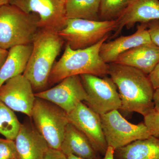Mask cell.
<instances>
[{
    "mask_svg": "<svg viewBox=\"0 0 159 159\" xmlns=\"http://www.w3.org/2000/svg\"><path fill=\"white\" fill-rule=\"evenodd\" d=\"M108 65V74L119 91L121 110L144 117L154 109L155 90L148 75L129 66L115 62Z\"/></svg>",
    "mask_w": 159,
    "mask_h": 159,
    "instance_id": "obj_1",
    "label": "cell"
},
{
    "mask_svg": "<svg viewBox=\"0 0 159 159\" xmlns=\"http://www.w3.org/2000/svg\"><path fill=\"white\" fill-rule=\"evenodd\" d=\"M107 35L94 45L83 49L73 50L66 44L65 49L59 60L54 63L48 80V85L60 82L66 77L82 74L98 77L107 76L109 65L100 57L99 52Z\"/></svg>",
    "mask_w": 159,
    "mask_h": 159,
    "instance_id": "obj_2",
    "label": "cell"
},
{
    "mask_svg": "<svg viewBox=\"0 0 159 159\" xmlns=\"http://www.w3.org/2000/svg\"><path fill=\"white\" fill-rule=\"evenodd\" d=\"M65 43L55 31L40 29L34 36L32 52L23 75L36 93L45 90L48 86L51 70Z\"/></svg>",
    "mask_w": 159,
    "mask_h": 159,
    "instance_id": "obj_3",
    "label": "cell"
},
{
    "mask_svg": "<svg viewBox=\"0 0 159 159\" xmlns=\"http://www.w3.org/2000/svg\"><path fill=\"white\" fill-rule=\"evenodd\" d=\"M37 14L27 13L10 4L0 6V48L32 43L39 30Z\"/></svg>",
    "mask_w": 159,
    "mask_h": 159,
    "instance_id": "obj_4",
    "label": "cell"
},
{
    "mask_svg": "<svg viewBox=\"0 0 159 159\" xmlns=\"http://www.w3.org/2000/svg\"><path fill=\"white\" fill-rule=\"evenodd\" d=\"M31 118L49 147L60 150L70 122L67 113L54 103L36 97Z\"/></svg>",
    "mask_w": 159,
    "mask_h": 159,
    "instance_id": "obj_5",
    "label": "cell"
},
{
    "mask_svg": "<svg viewBox=\"0 0 159 159\" xmlns=\"http://www.w3.org/2000/svg\"><path fill=\"white\" fill-rule=\"evenodd\" d=\"M118 27L117 19L91 20L80 19L67 20L65 27L58 32L73 50L83 49L96 44Z\"/></svg>",
    "mask_w": 159,
    "mask_h": 159,
    "instance_id": "obj_6",
    "label": "cell"
},
{
    "mask_svg": "<svg viewBox=\"0 0 159 159\" xmlns=\"http://www.w3.org/2000/svg\"><path fill=\"white\" fill-rule=\"evenodd\" d=\"M100 118L107 143L114 150L151 136L144 122L132 124L122 116L118 110L101 115Z\"/></svg>",
    "mask_w": 159,
    "mask_h": 159,
    "instance_id": "obj_7",
    "label": "cell"
},
{
    "mask_svg": "<svg viewBox=\"0 0 159 159\" xmlns=\"http://www.w3.org/2000/svg\"><path fill=\"white\" fill-rule=\"evenodd\" d=\"M80 76L88 97L84 102L89 107L100 116L121 109L122 102L119 92L111 77L91 74Z\"/></svg>",
    "mask_w": 159,
    "mask_h": 159,
    "instance_id": "obj_8",
    "label": "cell"
},
{
    "mask_svg": "<svg viewBox=\"0 0 159 159\" xmlns=\"http://www.w3.org/2000/svg\"><path fill=\"white\" fill-rule=\"evenodd\" d=\"M66 0H10L9 4L27 13L37 14L39 29L58 32L66 25Z\"/></svg>",
    "mask_w": 159,
    "mask_h": 159,
    "instance_id": "obj_9",
    "label": "cell"
},
{
    "mask_svg": "<svg viewBox=\"0 0 159 159\" xmlns=\"http://www.w3.org/2000/svg\"><path fill=\"white\" fill-rule=\"evenodd\" d=\"M34 95L54 103L67 114L74 111L79 103L86 102L88 99L79 75L66 77L54 87Z\"/></svg>",
    "mask_w": 159,
    "mask_h": 159,
    "instance_id": "obj_10",
    "label": "cell"
},
{
    "mask_svg": "<svg viewBox=\"0 0 159 159\" xmlns=\"http://www.w3.org/2000/svg\"><path fill=\"white\" fill-rule=\"evenodd\" d=\"M68 118L69 122L88 138L95 150L101 155H105L108 145L100 115L82 102L68 114Z\"/></svg>",
    "mask_w": 159,
    "mask_h": 159,
    "instance_id": "obj_11",
    "label": "cell"
},
{
    "mask_svg": "<svg viewBox=\"0 0 159 159\" xmlns=\"http://www.w3.org/2000/svg\"><path fill=\"white\" fill-rule=\"evenodd\" d=\"M31 83L23 74L6 81L0 87V100L12 111L31 118L36 97Z\"/></svg>",
    "mask_w": 159,
    "mask_h": 159,
    "instance_id": "obj_12",
    "label": "cell"
},
{
    "mask_svg": "<svg viewBox=\"0 0 159 159\" xmlns=\"http://www.w3.org/2000/svg\"><path fill=\"white\" fill-rule=\"evenodd\" d=\"M118 27L112 38H116L124 27L129 29L137 23H148L159 20V0H130L122 14L117 19Z\"/></svg>",
    "mask_w": 159,
    "mask_h": 159,
    "instance_id": "obj_13",
    "label": "cell"
},
{
    "mask_svg": "<svg viewBox=\"0 0 159 159\" xmlns=\"http://www.w3.org/2000/svg\"><path fill=\"white\" fill-rule=\"evenodd\" d=\"M15 142L20 159H43L50 148L34 125L29 122L21 124Z\"/></svg>",
    "mask_w": 159,
    "mask_h": 159,
    "instance_id": "obj_14",
    "label": "cell"
},
{
    "mask_svg": "<svg viewBox=\"0 0 159 159\" xmlns=\"http://www.w3.org/2000/svg\"><path fill=\"white\" fill-rule=\"evenodd\" d=\"M147 23H142L137 31L128 36H121L114 40L104 42L100 48V57L107 64L116 61L120 54L138 46L152 43Z\"/></svg>",
    "mask_w": 159,
    "mask_h": 159,
    "instance_id": "obj_15",
    "label": "cell"
},
{
    "mask_svg": "<svg viewBox=\"0 0 159 159\" xmlns=\"http://www.w3.org/2000/svg\"><path fill=\"white\" fill-rule=\"evenodd\" d=\"M159 62V48L152 43L125 51L114 62L133 67L148 75Z\"/></svg>",
    "mask_w": 159,
    "mask_h": 159,
    "instance_id": "obj_16",
    "label": "cell"
},
{
    "mask_svg": "<svg viewBox=\"0 0 159 159\" xmlns=\"http://www.w3.org/2000/svg\"><path fill=\"white\" fill-rule=\"evenodd\" d=\"M60 150L65 155L89 159H101L100 154L95 150L88 138L69 122L66 127Z\"/></svg>",
    "mask_w": 159,
    "mask_h": 159,
    "instance_id": "obj_17",
    "label": "cell"
},
{
    "mask_svg": "<svg viewBox=\"0 0 159 159\" xmlns=\"http://www.w3.org/2000/svg\"><path fill=\"white\" fill-rule=\"evenodd\" d=\"M33 49L32 43L14 46L8 50L0 70V87L9 79L24 74Z\"/></svg>",
    "mask_w": 159,
    "mask_h": 159,
    "instance_id": "obj_18",
    "label": "cell"
},
{
    "mask_svg": "<svg viewBox=\"0 0 159 159\" xmlns=\"http://www.w3.org/2000/svg\"><path fill=\"white\" fill-rule=\"evenodd\" d=\"M114 159H159V139L151 136L114 150Z\"/></svg>",
    "mask_w": 159,
    "mask_h": 159,
    "instance_id": "obj_19",
    "label": "cell"
},
{
    "mask_svg": "<svg viewBox=\"0 0 159 159\" xmlns=\"http://www.w3.org/2000/svg\"><path fill=\"white\" fill-rule=\"evenodd\" d=\"M100 0H66V16L69 19L100 20Z\"/></svg>",
    "mask_w": 159,
    "mask_h": 159,
    "instance_id": "obj_20",
    "label": "cell"
},
{
    "mask_svg": "<svg viewBox=\"0 0 159 159\" xmlns=\"http://www.w3.org/2000/svg\"><path fill=\"white\" fill-rule=\"evenodd\" d=\"M21 125L13 111L0 100V134L15 141Z\"/></svg>",
    "mask_w": 159,
    "mask_h": 159,
    "instance_id": "obj_21",
    "label": "cell"
},
{
    "mask_svg": "<svg viewBox=\"0 0 159 159\" xmlns=\"http://www.w3.org/2000/svg\"><path fill=\"white\" fill-rule=\"evenodd\" d=\"M130 0H100V20L117 19L128 6Z\"/></svg>",
    "mask_w": 159,
    "mask_h": 159,
    "instance_id": "obj_22",
    "label": "cell"
},
{
    "mask_svg": "<svg viewBox=\"0 0 159 159\" xmlns=\"http://www.w3.org/2000/svg\"><path fill=\"white\" fill-rule=\"evenodd\" d=\"M17 157L18 156L15 141L0 138V159H12Z\"/></svg>",
    "mask_w": 159,
    "mask_h": 159,
    "instance_id": "obj_23",
    "label": "cell"
},
{
    "mask_svg": "<svg viewBox=\"0 0 159 159\" xmlns=\"http://www.w3.org/2000/svg\"><path fill=\"white\" fill-rule=\"evenodd\" d=\"M144 117V123L151 136L159 139V111L154 108Z\"/></svg>",
    "mask_w": 159,
    "mask_h": 159,
    "instance_id": "obj_24",
    "label": "cell"
},
{
    "mask_svg": "<svg viewBox=\"0 0 159 159\" xmlns=\"http://www.w3.org/2000/svg\"><path fill=\"white\" fill-rule=\"evenodd\" d=\"M147 25L152 42L159 48V20L151 21Z\"/></svg>",
    "mask_w": 159,
    "mask_h": 159,
    "instance_id": "obj_25",
    "label": "cell"
},
{
    "mask_svg": "<svg viewBox=\"0 0 159 159\" xmlns=\"http://www.w3.org/2000/svg\"><path fill=\"white\" fill-rule=\"evenodd\" d=\"M148 77L154 90L159 89V62L152 71L148 74Z\"/></svg>",
    "mask_w": 159,
    "mask_h": 159,
    "instance_id": "obj_26",
    "label": "cell"
},
{
    "mask_svg": "<svg viewBox=\"0 0 159 159\" xmlns=\"http://www.w3.org/2000/svg\"><path fill=\"white\" fill-rule=\"evenodd\" d=\"M43 159H66V157L61 151L50 148Z\"/></svg>",
    "mask_w": 159,
    "mask_h": 159,
    "instance_id": "obj_27",
    "label": "cell"
},
{
    "mask_svg": "<svg viewBox=\"0 0 159 159\" xmlns=\"http://www.w3.org/2000/svg\"><path fill=\"white\" fill-rule=\"evenodd\" d=\"M8 54V50L0 48V70L2 68Z\"/></svg>",
    "mask_w": 159,
    "mask_h": 159,
    "instance_id": "obj_28",
    "label": "cell"
},
{
    "mask_svg": "<svg viewBox=\"0 0 159 159\" xmlns=\"http://www.w3.org/2000/svg\"><path fill=\"white\" fill-rule=\"evenodd\" d=\"M153 102L154 109L159 111V89L155 90L154 93Z\"/></svg>",
    "mask_w": 159,
    "mask_h": 159,
    "instance_id": "obj_29",
    "label": "cell"
},
{
    "mask_svg": "<svg viewBox=\"0 0 159 159\" xmlns=\"http://www.w3.org/2000/svg\"><path fill=\"white\" fill-rule=\"evenodd\" d=\"M114 149L110 146H108L107 150L106 152L105 155L102 159H114Z\"/></svg>",
    "mask_w": 159,
    "mask_h": 159,
    "instance_id": "obj_30",
    "label": "cell"
},
{
    "mask_svg": "<svg viewBox=\"0 0 159 159\" xmlns=\"http://www.w3.org/2000/svg\"><path fill=\"white\" fill-rule=\"evenodd\" d=\"M66 159H89L84 158L76 156L72 154L68 155L66 156Z\"/></svg>",
    "mask_w": 159,
    "mask_h": 159,
    "instance_id": "obj_31",
    "label": "cell"
},
{
    "mask_svg": "<svg viewBox=\"0 0 159 159\" xmlns=\"http://www.w3.org/2000/svg\"><path fill=\"white\" fill-rule=\"evenodd\" d=\"M10 0H0V6L9 4Z\"/></svg>",
    "mask_w": 159,
    "mask_h": 159,
    "instance_id": "obj_32",
    "label": "cell"
},
{
    "mask_svg": "<svg viewBox=\"0 0 159 159\" xmlns=\"http://www.w3.org/2000/svg\"><path fill=\"white\" fill-rule=\"evenodd\" d=\"M20 159L18 157H17V158H13V159Z\"/></svg>",
    "mask_w": 159,
    "mask_h": 159,
    "instance_id": "obj_33",
    "label": "cell"
}]
</instances>
